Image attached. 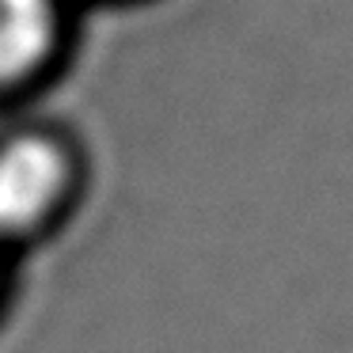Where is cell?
I'll return each mask as SVG.
<instances>
[{
	"instance_id": "1",
	"label": "cell",
	"mask_w": 353,
	"mask_h": 353,
	"mask_svg": "<svg viewBox=\"0 0 353 353\" xmlns=\"http://www.w3.org/2000/svg\"><path fill=\"white\" fill-rule=\"evenodd\" d=\"M65 186V156L46 137L0 148V232H23L50 213Z\"/></svg>"
},
{
	"instance_id": "2",
	"label": "cell",
	"mask_w": 353,
	"mask_h": 353,
	"mask_svg": "<svg viewBox=\"0 0 353 353\" xmlns=\"http://www.w3.org/2000/svg\"><path fill=\"white\" fill-rule=\"evenodd\" d=\"M54 0H0V84L19 80L54 46Z\"/></svg>"
}]
</instances>
